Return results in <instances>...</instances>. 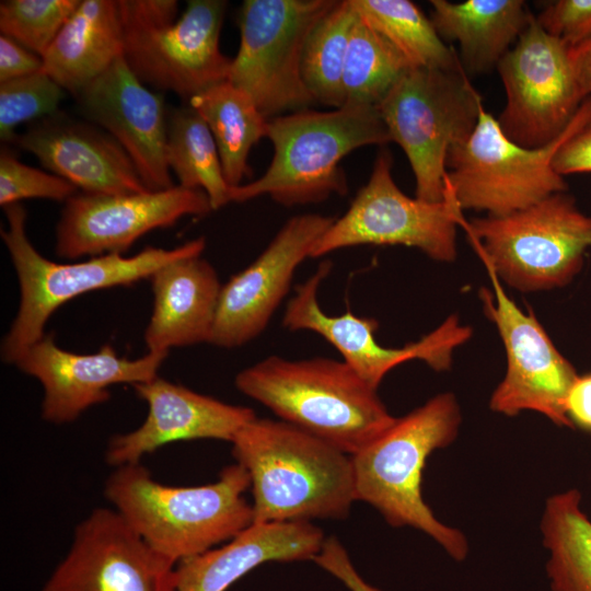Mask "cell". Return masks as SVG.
<instances>
[{
    "mask_svg": "<svg viewBox=\"0 0 591 591\" xmlns=\"http://www.w3.org/2000/svg\"><path fill=\"white\" fill-rule=\"evenodd\" d=\"M430 4L437 33L445 43L459 45L467 76L497 68L533 15L522 0H431Z\"/></svg>",
    "mask_w": 591,
    "mask_h": 591,
    "instance_id": "484cf974",
    "label": "cell"
},
{
    "mask_svg": "<svg viewBox=\"0 0 591 591\" xmlns=\"http://www.w3.org/2000/svg\"><path fill=\"white\" fill-rule=\"evenodd\" d=\"M132 387L147 403L148 415L137 429L111 438L105 460L115 468L138 464L144 455L176 441L231 442L256 417L248 407L221 402L159 376Z\"/></svg>",
    "mask_w": 591,
    "mask_h": 591,
    "instance_id": "44dd1931",
    "label": "cell"
},
{
    "mask_svg": "<svg viewBox=\"0 0 591 591\" xmlns=\"http://www.w3.org/2000/svg\"><path fill=\"white\" fill-rule=\"evenodd\" d=\"M212 210L201 189L179 185L164 190L107 195L77 193L61 211L56 254L61 258L121 254L151 230L167 228L186 216Z\"/></svg>",
    "mask_w": 591,
    "mask_h": 591,
    "instance_id": "9a60e30c",
    "label": "cell"
},
{
    "mask_svg": "<svg viewBox=\"0 0 591 591\" xmlns=\"http://www.w3.org/2000/svg\"><path fill=\"white\" fill-rule=\"evenodd\" d=\"M331 267L329 262H322L317 270L297 287L287 304L282 324L290 331H311L321 335L374 389L389 371L408 360H422L436 371L448 370L454 349L472 336V328L461 325L453 314L416 343L402 348L381 346L374 335L378 329L374 318L360 317L350 311L333 316L321 309L317 289Z\"/></svg>",
    "mask_w": 591,
    "mask_h": 591,
    "instance_id": "2e32d148",
    "label": "cell"
},
{
    "mask_svg": "<svg viewBox=\"0 0 591 591\" xmlns=\"http://www.w3.org/2000/svg\"><path fill=\"white\" fill-rule=\"evenodd\" d=\"M254 523L343 519L357 500L351 455L280 419L255 417L233 438Z\"/></svg>",
    "mask_w": 591,
    "mask_h": 591,
    "instance_id": "6da1fadb",
    "label": "cell"
},
{
    "mask_svg": "<svg viewBox=\"0 0 591 591\" xmlns=\"http://www.w3.org/2000/svg\"><path fill=\"white\" fill-rule=\"evenodd\" d=\"M571 69L583 99L591 95V37L568 48Z\"/></svg>",
    "mask_w": 591,
    "mask_h": 591,
    "instance_id": "60d3db41",
    "label": "cell"
},
{
    "mask_svg": "<svg viewBox=\"0 0 591 591\" xmlns=\"http://www.w3.org/2000/svg\"><path fill=\"white\" fill-rule=\"evenodd\" d=\"M461 424L452 393H441L394 422L352 455L357 500L375 508L396 528L410 526L434 540L453 559L464 560L468 544L457 529L440 522L421 494L429 455L448 447Z\"/></svg>",
    "mask_w": 591,
    "mask_h": 591,
    "instance_id": "5b68a950",
    "label": "cell"
},
{
    "mask_svg": "<svg viewBox=\"0 0 591 591\" xmlns=\"http://www.w3.org/2000/svg\"><path fill=\"white\" fill-rule=\"evenodd\" d=\"M324 541L311 522L253 523L222 546L177 563L173 591H227L264 563L313 560Z\"/></svg>",
    "mask_w": 591,
    "mask_h": 591,
    "instance_id": "603a6c76",
    "label": "cell"
},
{
    "mask_svg": "<svg viewBox=\"0 0 591 591\" xmlns=\"http://www.w3.org/2000/svg\"><path fill=\"white\" fill-rule=\"evenodd\" d=\"M540 26L568 48L591 37V0H558L535 16Z\"/></svg>",
    "mask_w": 591,
    "mask_h": 591,
    "instance_id": "d590c367",
    "label": "cell"
},
{
    "mask_svg": "<svg viewBox=\"0 0 591 591\" xmlns=\"http://www.w3.org/2000/svg\"><path fill=\"white\" fill-rule=\"evenodd\" d=\"M123 55L118 0H81L43 56V70L74 96Z\"/></svg>",
    "mask_w": 591,
    "mask_h": 591,
    "instance_id": "d4e9b609",
    "label": "cell"
},
{
    "mask_svg": "<svg viewBox=\"0 0 591 591\" xmlns=\"http://www.w3.org/2000/svg\"><path fill=\"white\" fill-rule=\"evenodd\" d=\"M188 105L201 116L213 136L228 185H242L253 174L248 155L267 137L268 118L244 91L229 81L195 95Z\"/></svg>",
    "mask_w": 591,
    "mask_h": 591,
    "instance_id": "4316f807",
    "label": "cell"
},
{
    "mask_svg": "<svg viewBox=\"0 0 591 591\" xmlns=\"http://www.w3.org/2000/svg\"><path fill=\"white\" fill-rule=\"evenodd\" d=\"M376 107L408 159L416 198L442 201L448 155L471 136L484 107L466 72L410 68Z\"/></svg>",
    "mask_w": 591,
    "mask_h": 591,
    "instance_id": "ba28073f",
    "label": "cell"
},
{
    "mask_svg": "<svg viewBox=\"0 0 591 591\" xmlns=\"http://www.w3.org/2000/svg\"><path fill=\"white\" fill-rule=\"evenodd\" d=\"M43 68L40 56L10 37L0 36V83L36 73Z\"/></svg>",
    "mask_w": 591,
    "mask_h": 591,
    "instance_id": "f35d334b",
    "label": "cell"
},
{
    "mask_svg": "<svg viewBox=\"0 0 591 591\" xmlns=\"http://www.w3.org/2000/svg\"><path fill=\"white\" fill-rule=\"evenodd\" d=\"M496 69L506 93L497 121L507 138L524 148L556 140L584 101L568 47L547 34L534 15Z\"/></svg>",
    "mask_w": 591,
    "mask_h": 591,
    "instance_id": "7c38bea8",
    "label": "cell"
},
{
    "mask_svg": "<svg viewBox=\"0 0 591 591\" xmlns=\"http://www.w3.org/2000/svg\"><path fill=\"white\" fill-rule=\"evenodd\" d=\"M488 273L493 292L482 288L479 294L507 356L506 374L490 396V409L510 417L532 410L559 427L573 428L566 398L578 376L575 367L557 350L533 311L520 309L496 274Z\"/></svg>",
    "mask_w": 591,
    "mask_h": 591,
    "instance_id": "5bb4252c",
    "label": "cell"
},
{
    "mask_svg": "<svg viewBox=\"0 0 591 591\" xmlns=\"http://www.w3.org/2000/svg\"><path fill=\"white\" fill-rule=\"evenodd\" d=\"M81 0H7L0 3L1 35L45 55Z\"/></svg>",
    "mask_w": 591,
    "mask_h": 591,
    "instance_id": "d6a6232c",
    "label": "cell"
},
{
    "mask_svg": "<svg viewBox=\"0 0 591 591\" xmlns=\"http://www.w3.org/2000/svg\"><path fill=\"white\" fill-rule=\"evenodd\" d=\"M65 90L44 70L0 83V139L12 142L16 127L53 116L59 111Z\"/></svg>",
    "mask_w": 591,
    "mask_h": 591,
    "instance_id": "836d02e7",
    "label": "cell"
},
{
    "mask_svg": "<svg viewBox=\"0 0 591 591\" xmlns=\"http://www.w3.org/2000/svg\"><path fill=\"white\" fill-rule=\"evenodd\" d=\"M251 480L239 463L216 482L169 486L140 463L116 467L105 483L106 499L155 552L174 564L227 543L254 523L245 498Z\"/></svg>",
    "mask_w": 591,
    "mask_h": 591,
    "instance_id": "7a4b0ae2",
    "label": "cell"
},
{
    "mask_svg": "<svg viewBox=\"0 0 591 591\" xmlns=\"http://www.w3.org/2000/svg\"><path fill=\"white\" fill-rule=\"evenodd\" d=\"M336 0H245L240 46L229 82L244 91L266 118L315 104L301 76L305 40Z\"/></svg>",
    "mask_w": 591,
    "mask_h": 591,
    "instance_id": "30bf717a",
    "label": "cell"
},
{
    "mask_svg": "<svg viewBox=\"0 0 591 591\" xmlns=\"http://www.w3.org/2000/svg\"><path fill=\"white\" fill-rule=\"evenodd\" d=\"M74 97L83 114L127 152L149 190L174 185L165 155L167 113L120 56Z\"/></svg>",
    "mask_w": 591,
    "mask_h": 591,
    "instance_id": "ffe728a7",
    "label": "cell"
},
{
    "mask_svg": "<svg viewBox=\"0 0 591 591\" xmlns=\"http://www.w3.org/2000/svg\"><path fill=\"white\" fill-rule=\"evenodd\" d=\"M460 225L487 269L525 292L568 285L591 247V216L565 192L507 216L463 219Z\"/></svg>",
    "mask_w": 591,
    "mask_h": 591,
    "instance_id": "52a82bcc",
    "label": "cell"
},
{
    "mask_svg": "<svg viewBox=\"0 0 591 591\" xmlns=\"http://www.w3.org/2000/svg\"><path fill=\"white\" fill-rule=\"evenodd\" d=\"M393 157L382 147L368 183L348 210L315 243L311 257L356 245H405L416 247L439 262L456 257V227L462 209L444 188L440 202L424 201L404 194L393 175Z\"/></svg>",
    "mask_w": 591,
    "mask_h": 591,
    "instance_id": "8fae6325",
    "label": "cell"
},
{
    "mask_svg": "<svg viewBox=\"0 0 591 591\" xmlns=\"http://www.w3.org/2000/svg\"><path fill=\"white\" fill-rule=\"evenodd\" d=\"M590 118L591 95L556 140L529 149L507 138L483 107L471 136L448 155L444 188L462 210L489 217L507 216L564 193L567 184L553 166L555 154Z\"/></svg>",
    "mask_w": 591,
    "mask_h": 591,
    "instance_id": "9c48e42d",
    "label": "cell"
},
{
    "mask_svg": "<svg viewBox=\"0 0 591 591\" xmlns=\"http://www.w3.org/2000/svg\"><path fill=\"white\" fill-rule=\"evenodd\" d=\"M78 193L67 179L22 163L4 144L0 150V205L40 198L66 202Z\"/></svg>",
    "mask_w": 591,
    "mask_h": 591,
    "instance_id": "e575fe53",
    "label": "cell"
},
{
    "mask_svg": "<svg viewBox=\"0 0 591 591\" xmlns=\"http://www.w3.org/2000/svg\"><path fill=\"white\" fill-rule=\"evenodd\" d=\"M12 143L84 193L149 192L127 152L111 135L60 112L16 134Z\"/></svg>",
    "mask_w": 591,
    "mask_h": 591,
    "instance_id": "7402d4cb",
    "label": "cell"
},
{
    "mask_svg": "<svg viewBox=\"0 0 591 591\" xmlns=\"http://www.w3.org/2000/svg\"><path fill=\"white\" fill-rule=\"evenodd\" d=\"M576 489L551 496L541 521L553 591H591V520Z\"/></svg>",
    "mask_w": 591,
    "mask_h": 591,
    "instance_id": "83f0119b",
    "label": "cell"
},
{
    "mask_svg": "<svg viewBox=\"0 0 591 591\" xmlns=\"http://www.w3.org/2000/svg\"><path fill=\"white\" fill-rule=\"evenodd\" d=\"M334 221L318 213L289 219L263 253L222 286L209 344L236 348L262 334L297 268Z\"/></svg>",
    "mask_w": 591,
    "mask_h": 591,
    "instance_id": "ac0fdd59",
    "label": "cell"
},
{
    "mask_svg": "<svg viewBox=\"0 0 591 591\" xmlns=\"http://www.w3.org/2000/svg\"><path fill=\"white\" fill-rule=\"evenodd\" d=\"M169 352H151L137 359L120 357L109 344L94 354L61 349L51 335L27 347L13 362L37 379L44 389L42 417L61 425L74 421L91 406L109 399V386L150 381Z\"/></svg>",
    "mask_w": 591,
    "mask_h": 591,
    "instance_id": "d6986e66",
    "label": "cell"
},
{
    "mask_svg": "<svg viewBox=\"0 0 591 591\" xmlns=\"http://www.w3.org/2000/svg\"><path fill=\"white\" fill-rule=\"evenodd\" d=\"M313 560L340 580L350 591H380L362 579L354 567L347 551L334 536L325 538Z\"/></svg>",
    "mask_w": 591,
    "mask_h": 591,
    "instance_id": "8d00e7d4",
    "label": "cell"
},
{
    "mask_svg": "<svg viewBox=\"0 0 591 591\" xmlns=\"http://www.w3.org/2000/svg\"><path fill=\"white\" fill-rule=\"evenodd\" d=\"M553 166L561 176L591 173V118L555 154Z\"/></svg>",
    "mask_w": 591,
    "mask_h": 591,
    "instance_id": "74e56055",
    "label": "cell"
},
{
    "mask_svg": "<svg viewBox=\"0 0 591 591\" xmlns=\"http://www.w3.org/2000/svg\"><path fill=\"white\" fill-rule=\"evenodd\" d=\"M266 138L274 147L268 169L258 179L230 187V201L269 195L292 207L344 196L348 184L340 161L358 148L391 142L376 106L350 103L332 111L305 108L269 118Z\"/></svg>",
    "mask_w": 591,
    "mask_h": 591,
    "instance_id": "277c9868",
    "label": "cell"
},
{
    "mask_svg": "<svg viewBox=\"0 0 591 591\" xmlns=\"http://www.w3.org/2000/svg\"><path fill=\"white\" fill-rule=\"evenodd\" d=\"M175 565L115 509L95 508L40 591H173Z\"/></svg>",
    "mask_w": 591,
    "mask_h": 591,
    "instance_id": "e0dca14e",
    "label": "cell"
},
{
    "mask_svg": "<svg viewBox=\"0 0 591 591\" xmlns=\"http://www.w3.org/2000/svg\"><path fill=\"white\" fill-rule=\"evenodd\" d=\"M566 413L573 427L591 432V373L573 381L566 398Z\"/></svg>",
    "mask_w": 591,
    "mask_h": 591,
    "instance_id": "ab89813d",
    "label": "cell"
},
{
    "mask_svg": "<svg viewBox=\"0 0 591 591\" xmlns=\"http://www.w3.org/2000/svg\"><path fill=\"white\" fill-rule=\"evenodd\" d=\"M8 227L1 237L14 266L20 304L1 344V358L13 364L31 345L45 336L51 314L69 300L90 291L130 286L150 277L176 259L201 255L205 237H197L175 248L146 247L134 256L107 254L74 263L47 259L30 242L26 210L21 204L3 207Z\"/></svg>",
    "mask_w": 591,
    "mask_h": 591,
    "instance_id": "8992f818",
    "label": "cell"
},
{
    "mask_svg": "<svg viewBox=\"0 0 591 591\" xmlns=\"http://www.w3.org/2000/svg\"><path fill=\"white\" fill-rule=\"evenodd\" d=\"M170 171L185 188L204 190L212 210L230 202L218 147L201 116L189 105L167 113L165 146Z\"/></svg>",
    "mask_w": 591,
    "mask_h": 591,
    "instance_id": "f1b7e54d",
    "label": "cell"
},
{
    "mask_svg": "<svg viewBox=\"0 0 591 591\" xmlns=\"http://www.w3.org/2000/svg\"><path fill=\"white\" fill-rule=\"evenodd\" d=\"M412 65L358 13L352 26L345 69V101L378 106Z\"/></svg>",
    "mask_w": 591,
    "mask_h": 591,
    "instance_id": "1f68e13d",
    "label": "cell"
},
{
    "mask_svg": "<svg viewBox=\"0 0 591 591\" xmlns=\"http://www.w3.org/2000/svg\"><path fill=\"white\" fill-rule=\"evenodd\" d=\"M357 12L350 0H339L310 32L302 53L301 76L314 100L333 108L345 105L344 69Z\"/></svg>",
    "mask_w": 591,
    "mask_h": 591,
    "instance_id": "4dcf8cb0",
    "label": "cell"
},
{
    "mask_svg": "<svg viewBox=\"0 0 591 591\" xmlns=\"http://www.w3.org/2000/svg\"><path fill=\"white\" fill-rule=\"evenodd\" d=\"M228 2L189 0L179 19L124 24V59L146 85L190 100L229 80L232 58L220 49Z\"/></svg>",
    "mask_w": 591,
    "mask_h": 591,
    "instance_id": "4fadbf2b",
    "label": "cell"
},
{
    "mask_svg": "<svg viewBox=\"0 0 591 591\" xmlns=\"http://www.w3.org/2000/svg\"><path fill=\"white\" fill-rule=\"evenodd\" d=\"M234 383L280 420L351 456L395 420L376 389L344 360L270 356L239 372Z\"/></svg>",
    "mask_w": 591,
    "mask_h": 591,
    "instance_id": "3957f363",
    "label": "cell"
},
{
    "mask_svg": "<svg viewBox=\"0 0 591 591\" xmlns=\"http://www.w3.org/2000/svg\"><path fill=\"white\" fill-rule=\"evenodd\" d=\"M153 309L143 339L148 351L209 343L222 285L201 255L176 259L151 277Z\"/></svg>",
    "mask_w": 591,
    "mask_h": 591,
    "instance_id": "cb8c5ba5",
    "label": "cell"
},
{
    "mask_svg": "<svg viewBox=\"0 0 591 591\" xmlns=\"http://www.w3.org/2000/svg\"><path fill=\"white\" fill-rule=\"evenodd\" d=\"M355 11L383 35L412 67L464 70L457 54L431 20L409 0H350Z\"/></svg>",
    "mask_w": 591,
    "mask_h": 591,
    "instance_id": "f546056e",
    "label": "cell"
}]
</instances>
